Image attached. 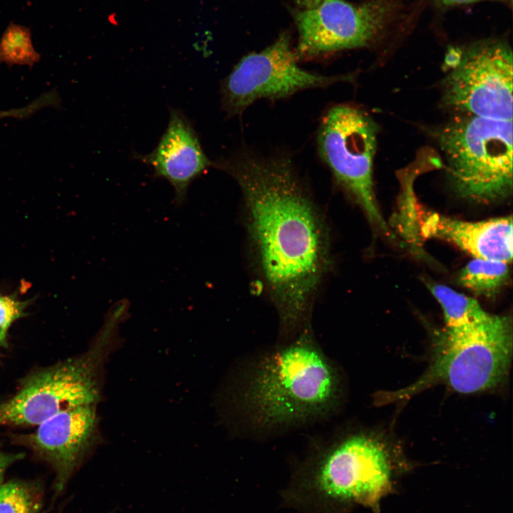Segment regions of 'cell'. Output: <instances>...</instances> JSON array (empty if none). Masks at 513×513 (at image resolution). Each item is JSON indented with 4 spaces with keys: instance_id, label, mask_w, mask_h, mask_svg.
<instances>
[{
    "instance_id": "6da1fadb",
    "label": "cell",
    "mask_w": 513,
    "mask_h": 513,
    "mask_svg": "<svg viewBox=\"0 0 513 513\" xmlns=\"http://www.w3.org/2000/svg\"><path fill=\"white\" fill-rule=\"evenodd\" d=\"M239 185L252 260L286 333L305 323L332 266L318 206L288 159L239 153L212 162Z\"/></svg>"
},
{
    "instance_id": "7a4b0ae2",
    "label": "cell",
    "mask_w": 513,
    "mask_h": 513,
    "mask_svg": "<svg viewBox=\"0 0 513 513\" xmlns=\"http://www.w3.org/2000/svg\"><path fill=\"white\" fill-rule=\"evenodd\" d=\"M387 452L375 440L354 435L306 461L282 492L286 507L303 513H348L361 506L377 512L394 488Z\"/></svg>"
},
{
    "instance_id": "3957f363",
    "label": "cell",
    "mask_w": 513,
    "mask_h": 513,
    "mask_svg": "<svg viewBox=\"0 0 513 513\" xmlns=\"http://www.w3.org/2000/svg\"><path fill=\"white\" fill-rule=\"evenodd\" d=\"M338 377L306 330L256 366L243 393L244 405L262 427L305 422L336 404Z\"/></svg>"
},
{
    "instance_id": "277c9868",
    "label": "cell",
    "mask_w": 513,
    "mask_h": 513,
    "mask_svg": "<svg viewBox=\"0 0 513 513\" xmlns=\"http://www.w3.org/2000/svg\"><path fill=\"white\" fill-rule=\"evenodd\" d=\"M433 352L423 375L408 387L383 393V402L409 398L438 383L463 394L498 385L507 377L512 362L511 319L489 314L475 323L445 328L437 336Z\"/></svg>"
},
{
    "instance_id": "5b68a950",
    "label": "cell",
    "mask_w": 513,
    "mask_h": 513,
    "mask_svg": "<svg viewBox=\"0 0 513 513\" xmlns=\"http://www.w3.org/2000/svg\"><path fill=\"white\" fill-rule=\"evenodd\" d=\"M438 140L460 197L491 202L512 193V121L465 115L446 125Z\"/></svg>"
},
{
    "instance_id": "8992f818",
    "label": "cell",
    "mask_w": 513,
    "mask_h": 513,
    "mask_svg": "<svg viewBox=\"0 0 513 513\" xmlns=\"http://www.w3.org/2000/svg\"><path fill=\"white\" fill-rule=\"evenodd\" d=\"M376 133L375 124L364 111L338 104L323 117L317 144L337 185L361 207L373 227L388 234L373 181Z\"/></svg>"
},
{
    "instance_id": "52a82bcc",
    "label": "cell",
    "mask_w": 513,
    "mask_h": 513,
    "mask_svg": "<svg viewBox=\"0 0 513 513\" xmlns=\"http://www.w3.org/2000/svg\"><path fill=\"white\" fill-rule=\"evenodd\" d=\"M288 36L282 35L262 51L243 57L221 84L222 105L227 116L241 115L259 99L286 98L299 91L326 88L348 80L301 68Z\"/></svg>"
},
{
    "instance_id": "ba28073f",
    "label": "cell",
    "mask_w": 513,
    "mask_h": 513,
    "mask_svg": "<svg viewBox=\"0 0 513 513\" xmlns=\"http://www.w3.org/2000/svg\"><path fill=\"white\" fill-rule=\"evenodd\" d=\"M97 353L35 372L0 405V425H38L61 412L99 399Z\"/></svg>"
},
{
    "instance_id": "9c48e42d",
    "label": "cell",
    "mask_w": 513,
    "mask_h": 513,
    "mask_svg": "<svg viewBox=\"0 0 513 513\" xmlns=\"http://www.w3.org/2000/svg\"><path fill=\"white\" fill-rule=\"evenodd\" d=\"M512 63L505 42L471 46L445 81V102L468 115L512 121Z\"/></svg>"
},
{
    "instance_id": "30bf717a",
    "label": "cell",
    "mask_w": 513,
    "mask_h": 513,
    "mask_svg": "<svg viewBox=\"0 0 513 513\" xmlns=\"http://www.w3.org/2000/svg\"><path fill=\"white\" fill-rule=\"evenodd\" d=\"M388 1L353 4L344 0H322L301 9L296 16L298 57L314 58L369 44L391 16Z\"/></svg>"
},
{
    "instance_id": "8fae6325",
    "label": "cell",
    "mask_w": 513,
    "mask_h": 513,
    "mask_svg": "<svg viewBox=\"0 0 513 513\" xmlns=\"http://www.w3.org/2000/svg\"><path fill=\"white\" fill-rule=\"evenodd\" d=\"M38 425L29 445L53 467L54 490L59 494L92 445L97 429L95 405L68 409Z\"/></svg>"
},
{
    "instance_id": "7c38bea8",
    "label": "cell",
    "mask_w": 513,
    "mask_h": 513,
    "mask_svg": "<svg viewBox=\"0 0 513 513\" xmlns=\"http://www.w3.org/2000/svg\"><path fill=\"white\" fill-rule=\"evenodd\" d=\"M135 158L152 167L154 177L170 183L177 204L187 200L192 182L212 165L192 123L175 108L170 109L167 128L153 150Z\"/></svg>"
},
{
    "instance_id": "4fadbf2b",
    "label": "cell",
    "mask_w": 513,
    "mask_h": 513,
    "mask_svg": "<svg viewBox=\"0 0 513 513\" xmlns=\"http://www.w3.org/2000/svg\"><path fill=\"white\" fill-rule=\"evenodd\" d=\"M425 238L448 242L474 258L502 261L512 259V218L463 221L438 213H427L418 222Z\"/></svg>"
},
{
    "instance_id": "5bb4252c",
    "label": "cell",
    "mask_w": 513,
    "mask_h": 513,
    "mask_svg": "<svg viewBox=\"0 0 513 513\" xmlns=\"http://www.w3.org/2000/svg\"><path fill=\"white\" fill-rule=\"evenodd\" d=\"M508 263L474 258L460 271L458 283L477 295L494 296L509 279Z\"/></svg>"
},
{
    "instance_id": "9a60e30c",
    "label": "cell",
    "mask_w": 513,
    "mask_h": 513,
    "mask_svg": "<svg viewBox=\"0 0 513 513\" xmlns=\"http://www.w3.org/2000/svg\"><path fill=\"white\" fill-rule=\"evenodd\" d=\"M430 292L441 306L447 328H458L484 318L486 312L477 300L445 285L428 284Z\"/></svg>"
},
{
    "instance_id": "2e32d148",
    "label": "cell",
    "mask_w": 513,
    "mask_h": 513,
    "mask_svg": "<svg viewBox=\"0 0 513 513\" xmlns=\"http://www.w3.org/2000/svg\"><path fill=\"white\" fill-rule=\"evenodd\" d=\"M42 506L39 484L21 480L0 484V513H40Z\"/></svg>"
},
{
    "instance_id": "e0dca14e",
    "label": "cell",
    "mask_w": 513,
    "mask_h": 513,
    "mask_svg": "<svg viewBox=\"0 0 513 513\" xmlns=\"http://www.w3.org/2000/svg\"><path fill=\"white\" fill-rule=\"evenodd\" d=\"M39 60L30 30L20 24H9L0 39V63L31 67Z\"/></svg>"
},
{
    "instance_id": "ac0fdd59",
    "label": "cell",
    "mask_w": 513,
    "mask_h": 513,
    "mask_svg": "<svg viewBox=\"0 0 513 513\" xmlns=\"http://www.w3.org/2000/svg\"><path fill=\"white\" fill-rule=\"evenodd\" d=\"M27 304L14 297L0 295V346L6 343L9 328L24 315Z\"/></svg>"
},
{
    "instance_id": "d6986e66",
    "label": "cell",
    "mask_w": 513,
    "mask_h": 513,
    "mask_svg": "<svg viewBox=\"0 0 513 513\" xmlns=\"http://www.w3.org/2000/svg\"><path fill=\"white\" fill-rule=\"evenodd\" d=\"M22 453H9L0 450V484L4 482V477L7 469L14 462L24 457Z\"/></svg>"
},
{
    "instance_id": "ffe728a7",
    "label": "cell",
    "mask_w": 513,
    "mask_h": 513,
    "mask_svg": "<svg viewBox=\"0 0 513 513\" xmlns=\"http://www.w3.org/2000/svg\"><path fill=\"white\" fill-rule=\"evenodd\" d=\"M437 1L445 6H452V5H458V4H470V3H474V2H477V1H487V0H437ZM490 1H503V2H508L509 1H511V0H490Z\"/></svg>"
},
{
    "instance_id": "44dd1931",
    "label": "cell",
    "mask_w": 513,
    "mask_h": 513,
    "mask_svg": "<svg viewBox=\"0 0 513 513\" xmlns=\"http://www.w3.org/2000/svg\"><path fill=\"white\" fill-rule=\"evenodd\" d=\"M296 3L301 9L312 6L322 0H296Z\"/></svg>"
},
{
    "instance_id": "7402d4cb",
    "label": "cell",
    "mask_w": 513,
    "mask_h": 513,
    "mask_svg": "<svg viewBox=\"0 0 513 513\" xmlns=\"http://www.w3.org/2000/svg\"><path fill=\"white\" fill-rule=\"evenodd\" d=\"M18 116L21 115V110H4V111H0V119L5 117L9 116Z\"/></svg>"
}]
</instances>
